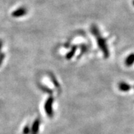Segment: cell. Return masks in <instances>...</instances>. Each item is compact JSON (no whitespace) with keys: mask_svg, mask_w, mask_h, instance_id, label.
I'll list each match as a JSON object with an SVG mask.
<instances>
[{"mask_svg":"<svg viewBox=\"0 0 134 134\" xmlns=\"http://www.w3.org/2000/svg\"><path fill=\"white\" fill-rule=\"evenodd\" d=\"M27 11L25 8H20L18 9L17 10L14 11V12L12 13V15L13 16H16V17H19V16H23L24 14H25Z\"/></svg>","mask_w":134,"mask_h":134,"instance_id":"6da1fadb","label":"cell"},{"mask_svg":"<svg viewBox=\"0 0 134 134\" xmlns=\"http://www.w3.org/2000/svg\"><path fill=\"white\" fill-rule=\"evenodd\" d=\"M125 63L127 66H131L134 63V53H132L127 57L125 61Z\"/></svg>","mask_w":134,"mask_h":134,"instance_id":"7a4b0ae2","label":"cell"},{"mask_svg":"<svg viewBox=\"0 0 134 134\" xmlns=\"http://www.w3.org/2000/svg\"><path fill=\"white\" fill-rule=\"evenodd\" d=\"M120 89L121 91H127L130 89V86L128 85L127 84L124 83V82H122V83L120 84Z\"/></svg>","mask_w":134,"mask_h":134,"instance_id":"3957f363","label":"cell"},{"mask_svg":"<svg viewBox=\"0 0 134 134\" xmlns=\"http://www.w3.org/2000/svg\"><path fill=\"white\" fill-rule=\"evenodd\" d=\"M133 5H134V2H133Z\"/></svg>","mask_w":134,"mask_h":134,"instance_id":"277c9868","label":"cell"}]
</instances>
